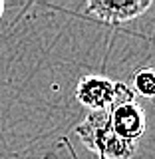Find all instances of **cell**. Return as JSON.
I'll use <instances>...</instances> for the list:
<instances>
[{
	"mask_svg": "<svg viewBox=\"0 0 155 159\" xmlns=\"http://www.w3.org/2000/svg\"><path fill=\"white\" fill-rule=\"evenodd\" d=\"M76 135L102 159H131L137 151V143L125 141L113 131L109 109L88 111L86 119L76 127Z\"/></svg>",
	"mask_w": 155,
	"mask_h": 159,
	"instance_id": "cell-1",
	"label": "cell"
},
{
	"mask_svg": "<svg viewBox=\"0 0 155 159\" xmlns=\"http://www.w3.org/2000/svg\"><path fill=\"white\" fill-rule=\"evenodd\" d=\"M109 117H112L113 131L125 141L137 143L139 137L145 133V111L135 102L133 89L123 82H117V98L116 103L109 107Z\"/></svg>",
	"mask_w": 155,
	"mask_h": 159,
	"instance_id": "cell-2",
	"label": "cell"
},
{
	"mask_svg": "<svg viewBox=\"0 0 155 159\" xmlns=\"http://www.w3.org/2000/svg\"><path fill=\"white\" fill-rule=\"evenodd\" d=\"M76 98L89 111L109 109L116 103L117 98V82H113L106 76H96V74L84 76L80 78L76 86Z\"/></svg>",
	"mask_w": 155,
	"mask_h": 159,
	"instance_id": "cell-3",
	"label": "cell"
},
{
	"mask_svg": "<svg viewBox=\"0 0 155 159\" xmlns=\"http://www.w3.org/2000/svg\"><path fill=\"white\" fill-rule=\"evenodd\" d=\"M149 6H151V0H123V2H117V0H92V2H88L86 10L107 24H121L141 16Z\"/></svg>",
	"mask_w": 155,
	"mask_h": 159,
	"instance_id": "cell-4",
	"label": "cell"
},
{
	"mask_svg": "<svg viewBox=\"0 0 155 159\" xmlns=\"http://www.w3.org/2000/svg\"><path fill=\"white\" fill-rule=\"evenodd\" d=\"M133 93L147 99H155V70L153 68H141L131 76Z\"/></svg>",
	"mask_w": 155,
	"mask_h": 159,
	"instance_id": "cell-5",
	"label": "cell"
},
{
	"mask_svg": "<svg viewBox=\"0 0 155 159\" xmlns=\"http://www.w3.org/2000/svg\"><path fill=\"white\" fill-rule=\"evenodd\" d=\"M2 10H4V4L0 2V16H2Z\"/></svg>",
	"mask_w": 155,
	"mask_h": 159,
	"instance_id": "cell-6",
	"label": "cell"
},
{
	"mask_svg": "<svg viewBox=\"0 0 155 159\" xmlns=\"http://www.w3.org/2000/svg\"><path fill=\"white\" fill-rule=\"evenodd\" d=\"M99 159H102V157H99Z\"/></svg>",
	"mask_w": 155,
	"mask_h": 159,
	"instance_id": "cell-7",
	"label": "cell"
}]
</instances>
